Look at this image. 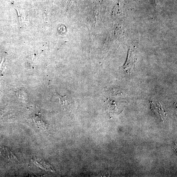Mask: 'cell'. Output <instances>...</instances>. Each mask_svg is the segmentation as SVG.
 <instances>
[{
  "instance_id": "obj_1",
  "label": "cell",
  "mask_w": 177,
  "mask_h": 177,
  "mask_svg": "<svg viewBox=\"0 0 177 177\" xmlns=\"http://www.w3.org/2000/svg\"><path fill=\"white\" fill-rule=\"evenodd\" d=\"M135 62V59L133 56V51L131 49H130L126 62L122 67L123 71L126 73H130L132 69L134 67Z\"/></svg>"
},
{
  "instance_id": "obj_3",
  "label": "cell",
  "mask_w": 177,
  "mask_h": 177,
  "mask_svg": "<svg viewBox=\"0 0 177 177\" xmlns=\"http://www.w3.org/2000/svg\"><path fill=\"white\" fill-rule=\"evenodd\" d=\"M6 69V60L5 58H2L0 63V76L4 75V72Z\"/></svg>"
},
{
  "instance_id": "obj_2",
  "label": "cell",
  "mask_w": 177,
  "mask_h": 177,
  "mask_svg": "<svg viewBox=\"0 0 177 177\" xmlns=\"http://www.w3.org/2000/svg\"><path fill=\"white\" fill-rule=\"evenodd\" d=\"M33 119L35 125L39 128L41 129H45L46 125L45 123L42 120L39 116L35 115L32 118Z\"/></svg>"
}]
</instances>
